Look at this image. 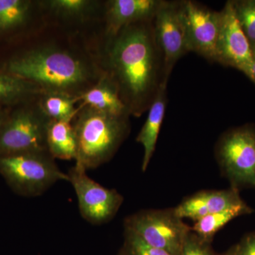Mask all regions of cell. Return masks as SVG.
<instances>
[{"instance_id": "8992f818", "label": "cell", "mask_w": 255, "mask_h": 255, "mask_svg": "<svg viewBox=\"0 0 255 255\" xmlns=\"http://www.w3.org/2000/svg\"><path fill=\"white\" fill-rule=\"evenodd\" d=\"M217 158L223 173L237 189L255 187V126L228 130L219 140Z\"/></svg>"}, {"instance_id": "5bb4252c", "label": "cell", "mask_w": 255, "mask_h": 255, "mask_svg": "<svg viewBox=\"0 0 255 255\" xmlns=\"http://www.w3.org/2000/svg\"><path fill=\"white\" fill-rule=\"evenodd\" d=\"M162 0H110L105 1L104 36H113L132 23L153 20Z\"/></svg>"}, {"instance_id": "d4e9b609", "label": "cell", "mask_w": 255, "mask_h": 255, "mask_svg": "<svg viewBox=\"0 0 255 255\" xmlns=\"http://www.w3.org/2000/svg\"><path fill=\"white\" fill-rule=\"evenodd\" d=\"M238 245L241 255H255V232L247 235Z\"/></svg>"}, {"instance_id": "ba28073f", "label": "cell", "mask_w": 255, "mask_h": 255, "mask_svg": "<svg viewBox=\"0 0 255 255\" xmlns=\"http://www.w3.org/2000/svg\"><path fill=\"white\" fill-rule=\"evenodd\" d=\"M153 28L163 58L164 79L168 81L178 60L190 52L182 1H163L154 18Z\"/></svg>"}, {"instance_id": "7402d4cb", "label": "cell", "mask_w": 255, "mask_h": 255, "mask_svg": "<svg viewBox=\"0 0 255 255\" xmlns=\"http://www.w3.org/2000/svg\"><path fill=\"white\" fill-rule=\"evenodd\" d=\"M235 14L251 45L255 44V0H231Z\"/></svg>"}, {"instance_id": "8fae6325", "label": "cell", "mask_w": 255, "mask_h": 255, "mask_svg": "<svg viewBox=\"0 0 255 255\" xmlns=\"http://www.w3.org/2000/svg\"><path fill=\"white\" fill-rule=\"evenodd\" d=\"M46 25L41 0H0V43L18 44Z\"/></svg>"}, {"instance_id": "9a60e30c", "label": "cell", "mask_w": 255, "mask_h": 255, "mask_svg": "<svg viewBox=\"0 0 255 255\" xmlns=\"http://www.w3.org/2000/svg\"><path fill=\"white\" fill-rule=\"evenodd\" d=\"M244 202L239 191L231 188L228 190L202 191L188 198L177 206L174 213L180 219L188 218L197 221L209 215L215 214Z\"/></svg>"}, {"instance_id": "44dd1931", "label": "cell", "mask_w": 255, "mask_h": 255, "mask_svg": "<svg viewBox=\"0 0 255 255\" xmlns=\"http://www.w3.org/2000/svg\"><path fill=\"white\" fill-rule=\"evenodd\" d=\"M252 211L251 208L243 202L199 219L196 221L192 231L203 239L211 242L214 235L225 225L238 216L251 214Z\"/></svg>"}, {"instance_id": "5b68a950", "label": "cell", "mask_w": 255, "mask_h": 255, "mask_svg": "<svg viewBox=\"0 0 255 255\" xmlns=\"http://www.w3.org/2000/svg\"><path fill=\"white\" fill-rule=\"evenodd\" d=\"M38 97L9 109L0 126V155L48 151L47 130L51 120L42 110Z\"/></svg>"}, {"instance_id": "52a82bcc", "label": "cell", "mask_w": 255, "mask_h": 255, "mask_svg": "<svg viewBox=\"0 0 255 255\" xmlns=\"http://www.w3.org/2000/svg\"><path fill=\"white\" fill-rule=\"evenodd\" d=\"M124 228L147 244L173 255H180L191 228L178 217L174 210H145L131 215Z\"/></svg>"}, {"instance_id": "cb8c5ba5", "label": "cell", "mask_w": 255, "mask_h": 255, "mask_svg": "<svg viewBox=\"0 0 255 255\" xmlns=\"http://www.w3.org/2000/svg\"><path fill=\"white\" fill-rule=\"evenodd\" d=\"M210 241L203 239L193 231L188 235L180 255H215L209 246Z\"/></svg>"}, {"instance_id": "30bf717a", "label": "cell", "mask_w": 255, "mask_h": 255, "mask_svg": "<svg viewBox=\"0 0 255 255\" xmlns=\"http://www.w3.org/2000/svg\"><path fill=\"white\" fill-rule=\"evenodd\" d=\"M220 14L216 62L239 70L254 83L251 44L238 22L231 1L226 3Z\"/></svg>"}, {"instance_id": "277c9868", "label": "cell", "mask_w": 255, "mask_h": 255, "mask_svg": "<svg viewBox=\"0 0 255 255\" xmlns=\"http://www.w3.org/2000/svg\"><path fill=\"white\" fill-rule=\"evenodd\" d=\"M0 175L18 195L36 197L59 181L68 182L48 151L0 155Z\"/></svg>"}, {"instance_id": "9c48e42d", "label": "cell", "mask_w": 255, "mask_h": 255, "mask_svg": "<svg viewBox=\"0 0 255 255\" xmlns=\"http://www.w3.org/2000/svg\"><path fill=\"white\" fill-rule=\"evenodd\" d=\"M68 175L78 198L80 214L85 221L99 226L113 219L124 201L118 191L101 185L87 175L85 169L75 164Z\"/></svg>"}, {"instance_id": "7a4b0ae2", "label": "cell", "mask_w": 255, "mask_h": 255, "mask_svg": "<svg viewBox=\"0 0 255 255\" xmlns=\"http://www.w3.org/2000/svg\"><path fill=\"white\" fill-rule=\"evenodd\" d=\"M101 62L130 116L148 110L164 79L163 58L153 20L132 23L113 36H103Z\"/></svg>"}, {"instance_id": "4316f807", "label": "cell", "mask_w": 255, "mask_h": 255, "mask_svg": "<svg viewBox=\"0 0 255 255\" xmlns=\"http://www.w3.org/2000/svg\"><path fill=\"white\" fill-rule=\"evenodd\" d=\"M223 255H241V252H240L239 247L238 245L237 246L233 247L227 253Z\"/></svg>"}, {"instance_id": "e0dca14e", "label": "cell", "mask_w": 255, "mask_h": 255, "mask_svg": "<svg viewBox=\"0 0 255 255\" xmlns=\"http://www.w3.org/2000/svg\"><path fill=\"white\" fill-rule=\"evenodd\" d=\"M79 102L80 105L88 106L106 113L130 117L117 87L105 74L95 86L79 97Z\"/></svg>"}, {"instance_id": "3957f363", "label": "cell", "mask_w": 255, "mask_h": 255, "mask_svg": "<svg viewBox=\"0 0 255 255\" xmlns=\"http://www.w3.org/2000/svg\"><path fill=\"white\" fill-rule=\"evenodd\" d=\"M129 118L79 105L72 122L78 146L75 165L87 171L109 162L130 131Z\"/></svg>"}, {"instance_id": "6da1fadb", "label": "cell", "mask_w": 255, "mask_h": 255, "mask_svg": "<svg viewBox=\"0 0 255 255\" xmlns=\"http://www.w3.org/2000/svg\"><path fill=\"white\" fill-rule=\"evenodd\" d=\"M102 32L68 29L47 23L18 43L0 62V70L34 84L44 92L80 97L105 75Z\"/></svg>"}, {"instance_id": "f1b7e54d", "label": "cell", "mask_w": 255, "mask_h": 255, "mask_svg": "<svg viewBox=\"0 0 255 255\" xmlns=\"http://www.w3.org/2000/svg\"><path fill=\"white\" fill-rule=\"evenodd\" d=\"M120 255H128L127 251H126L125 250H124V251L123 252V253H121Z\"/></svg>"}, {"instance_id": "ac0fdd59", "label": "cell", "mask_w": 255, "mask_h": 255, "mask_svg": "<svg viewBox=\"0 0 255 255\" xmlns=\"http://www.w3.org/2000/svg\"><path fill=\"white\" fill-rule=\"evenodd\" d=\"M47 148L54 159H76V136L72 122L50 121L47 130Z\"/></svg>"}, {"instance_id": "484cf974", "label": "cell", "mask_w": 255, "mask_h": 255, "mask_svg": "<svg viewBox=\"0 0 255 255\" xmlns=\"http://www.w3.org/2000/svg\"><path fill=\"white\" fill-rule=\"evenodd\" d=\"M11 108V107H10ZM10 108H6V107H0V126L2 124L5 118L7 116L8 112H9Z\"/></svg>"}, {"instance_id": "7c38bea8", "label": "cell", "mask_w": 255, "mask_h": 255, "mask_svg": "<svg viewBox=\"0 0 255 255\" xmlns=\"http://www.w3.org/2000/svg\"><path fill=\"white\" fill-rule=\"evenodd\" d=\"M47 23L68 29L97 31L103 27L105 1L95 0H41Z\"/></svg>"}, {"instance_id": "d6986e66", "label": "cell", "mask_w": 255, "mask_h": 255, "mask_svg": "<svg viewBox=\"0 0 255 255\" xmlns=\"http://www.w3.org/2000/svg\"><path fill=\"white\" fill-rule=\"evenodd\" d=\"M43 92L34 84L0 70V107H14L35 100Z\"/></svg>"}, {"instance_id": "83f0119b", "label": "cell", "mask_w": 255, "mask_h": 255, "mask_svg": "<svg viewBox=\"0 0 255 255\" xmlns=\"http://www.w3.org/2000/svg\"><path fill=\"white\" fill-rule=\"evenodd\" d=\"M251 48H252V53H253V64H254V71H255V44L251 45ZM254 84L255 85V80Z\"/></svg>"}, {"instance_id": "ffe728a7", "label": "cell", "mask_w": 255, "mask_h": 255, "mask_svg": "<svg viewBox=\"0 0 255 255\" xmlns=\"http://www.w3.org/2000/svg\"><path fill=\"white\" fill-rule=\"evenodd\" d=\"M38 102L50 120L65 122H73L80 104L78 97L58 92H43Z\"/></svg>"}, {"instance_id": "2e32d148", "label": "cell", "mask_w": 255, "mask_h": 255, "mask_svg": "<svg viewBox=\"0 0 255 255\" xmlns=\"http://www.w3.org/2000/svg\"><path fill=\"white\" fill-rule=\"evenodd\" d=\"M168 81L162 82L157 95L148 109V115L145 124L136 137V141L143 147L144 155L142 170L145 172L148 167L151 158L155 150L159 130L167 107V87Z\"/></svg>"}, {"instance_id": "4fadbf2b", "label": "cell", "mask_w": 255, "mask_h": 255, "mask_svg": "<svg viewBox=\"0 0 255 255\" xmlns=\"http://www.w3.org/2000/svg\"><path fill=\"white\" fill-rule=\"evenodd\" d=\"M190 52L216 62L221 14L196 1H182Z\"/></svg>"}, {"instance_id": "603a6c76", "label": "cell", "mask_w": 255, "mask_h": 255, "mask_svg": "<svg viewBox=\"0 0 255 255\" xmlns=\"http://www.w3.org/2000/svg\"><path fill=\"white\" fill-rule=\"evenodd\" d=\"M125 250L128 255H173L146 243L135 233L125 229Z\"/></svg>"}]
</instances>
